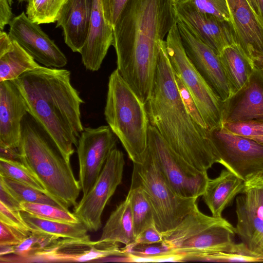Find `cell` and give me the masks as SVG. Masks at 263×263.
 Masks as SVG:
<instances>
[{
	"label": "cell",
	"mask_w": 263,
	"mask_h": 263,
	"mask_svg": "<svg viewBox=\"0 0 263 263\" xmlns=\"http://www.w3.org/2000/svg\"><path fill=\"white\" fill-rule=\"evenodd\" d=\"M25 221L32 231L40 232L60 238H85L90 237L88 230L81 222L68 223L44 219L25 211H21Z\"/></svg>",
	"instance_id": "27"
},
{
	"label": "cell",
	"mask_w": 263,
	"mask_h": 263,
	"mask_svg": "<svg viewBox=\"0 0 263 263\" xmlns=\"http://www.w3.org/2000/svg\"><path fill=\"white\" fill-rule=\"evenodd\" d=\"M60 237L32 231L29 236L18 245L13 246L12 254L0 256L1 263H20L50 245Z\"/></svg>",
	"instance_id": "29"
},
{
	"label": "cell",
	"mask_w": 263,
	"mask_h": 263,
	"mask_svg": "<svg viewBox=\"0 0 263 263\" xmlns=\"http://www.w3.org/2000/svg\"><path fill=\"white\" fill-rule=\"evenodd\" d=\"M207 136L217 158L245 182L263 176V144L235 135L222 125L208 130Z\"/></svg>",
	"instance_id": "10"
},
{
	"label": "cell",
	"mask_w": 263,
	"mask_h": 263,
	"mask_svg": "<svg viewBox=\"0 0 263 263\" xmlns=\"http://www.w3.org/2000/svg\"><path fill=\"white\" fill-rule=\"evenodd\" d=\"M21 204L23 211L44 219L72 223L80 222L76 215L69 210L47 204L23 202Z\"/></svg>",
	"instance_id": "35"
},
{
	"label": "cell",
	"mask_w": 263,
	"mask_h": 263,
	"mask_svg": "<svg viewBox=\"0 0 263 263\" xmlns=\"http://www.w3.org/2000/svg\"><path fill=\"white\" fill-rule=\"evenodd\" d=\"M176 84L181 98L189 114L194 122L201 128L208 129L202 117L191 93L181 79L175 73Z\"/></svg>",
	"instance_id": "39"
},
{
	"label": "cell",
	"mask_w": 263,
	"mask_h": 263,
	"mask_svg": "<svg viewBox=\"0 0 263 263\" xmlns=\"http://www.w3.org/2000/svg\"><path fill=\"white\" fill-rule=\"evenodd\" d=\"M174 7L176 20L193 31L218 55L226 47L238 45L231 23L202 12L188 3L174 0Z\"/></svg>",
	"instance_id": "16"
},
{
	"label": "cell",
	"mask_w": 263,
	"mask_h": 263,
	"mask_svg": "<svg viewBox=\"0 0 263 263\" xmlns=\"http://www.w3.org/2000/svg\"><path fill=\"white\" fill-rule=\"evenodd\" d=\"M0 175L46 192L41 183L20 161L0 158Z\"/></svg>",
	"instance_id": "34"
},
{
	"label": "cell",
	"mask_w": 263,
	"mask_h": 263,
	"mask_svg": "<svg viewBox=\"0 0 263 263\" xmlns=\"http://www.w3.org/2000/svg\"><path fill=\"white\" fill-rule=\"evenodd\" d=\"M41 66L14 41L7 48L0 50V82L14 80Z\"/></svg>",
	"instance_id": "26"
},
{
	"label": "cell",
	"mask_w": 263,
	"mask_h": 263,
	"mask_svg": "<svg viewBox=\"0 0 263 263\" xmlns=\"http://www.w3.org/2000/svg\"><path fill=\"white\" fill-rule=\"evenodd\" d=\"M113 28L104 15L101 0H92L88 33L80 53L86 69L98 71L112 44Z\"/></svg>",
	"instance_id": "20"
},
{
	"label": "cell",
	"mask_w": 263,
	"mask_h": 263,
	"mask_svg": "<svg viewBox=\"0 0 263 263\" xmlns=\"http://www.w3.org/2000/svg\"><path fill=\"white\" fill-rule=\"evenodd\" d=\"M241 193L245 195L251 205L263 219V176L245 182Z\"/></svg>",
	"instance_id": "37"
},
{
	"label": "cell",
	"mask_w": 263,
	"mask_h": 263,
	"mask_svg": "<svg viewBox=\"0 0 263 263\" xmlns=\"http://www.w3.org/2000/svg\"><path fill=\"white\" fill-rule=\"evenodd\" d=\"M263 71V61L256 64Z\"/></svg>",
	"instance_id": "51"
},
{
	"label": "cell",
	"mask_w": 263,
	"mask_h": 263,
	"mask_svg": "<svg viewBox=\"0 0 263 263\" xmlns=\"http://www.w3.org/2000/svg\"><path fill=\"white\" fill-rule=\"evenodd\" d=\"M163 240L162 233L159 231L155 224H154L146 228L140 233L136 236L134 244L130 247L138 245L161 243L163 242Z\"/></svg>",
	"instance_id": "43"
},
{
	"label": "cell",
	"mask_w": 263,
	"mask_h": 263,
	"mask_svg": "<svg viewBox=\"0 0 263 263\" xmlns=\"http://www.w3.org/2000/svg\"><path fill=\"white\" fill-rule=\"evenodd\" d=\"M92 0H66L57 21L62 27L65 44L74 52L80 53L86 41Z\"/></svg>",
	"instance_id": "21"
},
{
	"label": "cell",
	"mask_w": 263,
	"mask_h": 263,
	"mask_svg": "<svg viewBox=\"0 0 263 263\" xmlns=\"http://www.w3.org/2000/svg\"><path fill=\"white\" fill-rule=\"evenodd\" d=\"M104 116L133 163L142 164L147 152L149 125L146 106L117 69L108 79Z\"/></svg>",
	"instance_id": "5"
},
{
	"label": "cell",
	"mask_w": 263,
	"mask_h": 263,
	"mask_svg": "<svg viewBox=\"0 0 263 263\" xmlns=\"http://www.w3.org/2000/svg\"><path fill=\"white\" fill-rule=\"evenodd\" d=\"M0 180L4 183L8 190L20 203L25 202L47 204L69 210L63 204L46 192L1 175Z\"/></svg>",
	"instance_id": "31"
},
{
	"label": "cell",
	"mask_w": 263,
	"mask_h": 263,
	"mask_svg": "<svg viewBox=\"0 0 263 263\" xmlns=\"http://www.w3.org/2000/svg\"><path fill=\"white\" fill-rule=\"evenodd\" d=\"M236 234L250 250L263 256V219L243 193L236 198Z\"/></svg>",
	"instance_id": "23"
},
{
	"label": "cell",
	"mask_w": 263,
	"mask_h": 263,
	"mask_svg": "<svg viewBox=\"0 0 263 263\" xmlns=\"http://www.w3.org/2000/svg\"><path fill=\"white\" fill-rule=\"evenodd\" d=\"M130 262L183 261L182 257L172 251L163 242L122 248Z\"/></svg>",
	"instance_id": "28"
},
{
	"label": "cell",
	"mask_w": 263,
	"mask_h": 263,
	"mask_svg": "<svg viewBox=\"0 0 263 263\" xmlns=\"http://www.w3.org/2000/svg\"><path fill=\"white\" fill-rule=\"evenodd\" d=\"M125 165L123 153L115 148L89 192L74 208L73 214L88 231L102 226V215L110 198L121 184Z\"/></svg>",
	"instance_id": "11"
},
{
	"label": "cell",
	"mask_w": 263,
	"mask_h": 263,
	"mask_svg": "<svg viewBox=\"0 0 263 263\" xmlns=\"http://www.w3.org/2000/svg\"><path fill=\"white\" fill-rule=\"evenodd\" d=\"M113 256L126 257L118 243L85 238H60L23 262H98Z\"/></svg>",
	"instance_id": "12"
},
{
	"label": "cell",
	"mask_w": 263,
	"mask_h": 263,
	"mask_svg": "<svg viewBox=\"0 0 263 263\" xmlns=\"http://www.w3.org/2000/svg\"><path fill=\"white\" fill-rule=\"evenodd\" d=\"M259 11L260 16L263 20V0H256Z\"/></svg>",
	"instance_id": "48"
},
{
	"label": "cell",
	"mask_w": 263,
	"mask_h": 263,
	"mask_svg": "<svg viewBox=\"0 0 263 263\" xmlns=\"http://www.w3.org/2000/svg\"><path fill=\"white\" fill-rule=\"evenodd\" d=\"M117 137L108 125L86 127L81 133L77 146L79 162V182L86 195L99 176Z\"/></svg>",
	"instance_id": "13"
},
{
	"label": "cell",
	"mask_w": 263,
	"mask_h": 263,
	"mask_svg": "<svg viewBox=\"0 0 263 263\" xmlns=\"http://www.w3.org/2000/svg\"><path fill=\"white\" fill-rule=\"evenodd\" d=\"M237 43L255 64L263 61V20L248 0H226Z\"/></svg>",
	"instance_id": "17"
},
{
	"label": "cell",
	"mask_w": 263,
	"mask_h": 263,
	"mask_svg": "<svg viewBox=\"0 0 263 263\" xmlns=\"http://www.w3.org/2000/svg\"><path fill=\"white\" fill-rule=\"evenodd\" d=\"M228 130L237 135L253 139L263 136V122L250 120L226 122L222 124Z\"/></svg>",
	"instance_id": "38"
},
{
	"label": "cell",
	"mask_w": 263,
	"mask_h": 263,
	"mask_svg": "<svg viewBox=\"0 0 263 263\" xmlns=\"http://www.w3.org/2000/svg\"><path fill=\"white\" fill-rule=\"evenodd\" d=\"M13 246H0V256L12 254Z\"/></svg>",
	"instance_id": "47"
},
{
	"label": "cell",
	"mask_w": 263,
	"mask_h": 263,
	"mask_svg": "<svg viewBox=\"0 0 263 263\" xmlns=\"http://www.w3.org/2000/svg\"><path fill=\"white\" fill-rule=\"evenodd\" d=\"M174 1L180 3L191 4L201 12L212 15L231 24V17L226 0Z\"/></svg>",
	"instance_id": "36"
},
{
	"label": "cell",
	"mask_w": 263,
	"mask_h": 263,
	"mask_svg": "<svg viewBox=\"0 0 263 263\" xmlns=\"http://www.w3.org/2000/svg\"><path fill=\"white\" fill-rule=\"evenodd\" d=\"M18 150L20 161L41 183L46 192L67 209L75 206L81 190L70 162L28 113L22 122Z\"/></svg>",
	"instance_id": "4"
},
{
	"label": "cell",
	"mask_w": 263,
	"mask_h": 263,
	"mask_svg": "<svg viewBox=\"0 0 263 263\" xmlns=\"http://www.w3.org/2000/svg\"><path fill=\"white\" fill-rule=\"evenodd\" d=\"M165 42L168 57L174 72L181 79L192 96L208 130L221 126L223 101L188 58L176 22L168 32Z\"/></svg>",
	"instance_id": "8"
},
{
	"label": "cell",
	"mask_w": 263,
	"mask_h": 263,
	"mask_svg": "<svg viewBox=\"0 0 263 263\" xmlns=\"http://www.w3.org/2000/svg\"><path fill=\"white\" fill-rule=\"evenodd\" d=\"M252 139L263 144V136H260V137H257L253 138Z\"/></svg>",
	"instance_id": "49"
},
{
	"label": "cell",
	"mask_w": 263,
	"mask_h": 263,
	"mask_svg": "<svg viewBox=\"0 0 263 263\" xmlns=\"http://www.w3.org/2000/svg\"><path fill=\"white\" fill-rule=\"evenodd\" d=\"M136 236L129 196L121 202L111 213L102 229L99 240L133 246Z\"/></svg>",
	"instance_id": "24"
},
{
	"label": "cell",
	"mask_w": 263,
	"mask_h": 263,
	"mask_svg": "<svg viewBox=\"0 0 263 263\" xmlns=\"http://www.w3.org/2000/svg\"><path fill=\"white\" fill-rule=\"evenodd\" d=\"M0 221L27 233L32 231L22 217L21 211L11 210L0 202Z\"/></svg>",
	"instance_id": "40"
},
{
	"label": "cell",
	"mask_w": 263,
	"mask_h": 263,
	"mask_svg": "<svg viewBox=\"0 0 263 263\" xmlns=\"http://www.w3.org/2000/svg\"><path fill=\"white\" fill-rule=\"evenodd\" d=\"M9 35L35 61L48 67L61 68L67 63L65 55L39 24L23 12L11 22Z\"/></svg>",
	"instance_id": "15"
},
{
	"label": "cell",
	"mask_w": 263,
	"mask_h": 263,
	"mask_svg": "<svg viewBox=\"0 0 263 263\" xmlns=\"http://www.w3.org/2000/svg\"><path fill=\"white\" fill-rule=\"evenodd\" d=\"M176 23L188 58L214 92L225 101L231 91L219 56L182 23L177 20Z\"/></svg>",
	"instance_id": "14"
},
{
	"label": "cell",
	"mask_w": 263,
	"mask_h": 263,
	"mask_svg": "<svg viewBox=\"0 0 263 263\" xmlns=\"http://www.w3.org/2000/svg\"><path fill=\"white\" fill-rule=\"evenodd\" d=\"M162 234L163 242L186 261L229 249L236 231L226 219L206 215L197 205L175 228Z\"/></svg>",
	"instance_id": "6"
},
{
	"label": "cell",
	"mask_w": 263,
	"mask_h": 263,
	"mask_svg": "<svg viewBox=\"0 0 263 263\" xmlns=\"http://www.w3.org/2000/svg\"><path fill=\"white\" fill-rule=\"evenodd\" d=\"M66 0H34L27 4L26 14L38 24L57 22Z\"/></svg>",
	"instance_id": "33"
},
{
	"label": "cell",
	"mask_w": 263,
	"mask_h": 263,
	"mask_svg": "<svg viewBox=\"0 0 263 263\" xmlns=\"http://www.w3.org/2000/svg\"><path fill=\"white\" fill-rule=\"evenodd\" d=\"M34 0H17L18 4H21L23 3H27V4L33 2Z\"/></svg>",
	"instance_id": "50"
},
{
	"label": "cell",
	"mask_w": 263,
	"mask_h": 263,
	"mask_svg": "<svg viewBox=\"0 0 263 263\" xmlns=\"http://www.w3.org/2000/svg\"><path fill=\"white\" fill-rule=\"evenodd\" d=\"M68 70L41 66L13 80L28 114L55 142L70 162L84 130L80 111L84 103L71 83Z\"/></svg>",
	"instance_id": "2"
},
{
	"label": "cell",
	"mask_w": 263,
	"mask_h": 263,
	"mask_svg": "<svg viewBox=\"0 0 263 263\" xmlns=\"http://www.w3.org/2000/svg\"><path fill=\"white\" fill-rule=\"evenodd\" d=\"M127 195L130 199L135 232L137 236L146 228L155 224L154 212L148 198L140 187L130 186Z\"/></svg>",
	"instance_id": "30"
},
{
	"label": "cell",
	"mask_w": 263,
	"mask_h": 263,
	"mask_svg": "<svg viewBox=\"0 0 263 263\" xmlns=\"http://www.w3.org/2000/svg\"><path fill=\"white\" fill-rule=\"evenodd\" d=\"M28 110L13 80L0 82V147L18 148L22 122Z\"/></svg>",
	"instance_id": "19"
},
{
	"label": "cell",
	"mask_w": 263,
	"mask_h": 263,
	"mask_svg": "<svg viewBox=\"0 0 263 263\" xmlns=\"http://www.w3.org/2000/svg\"><path fill=\"white\" fill-rule=\"evenodd\" d=\"M131 186L140 187L146 194L162 233L175 228L198 205L197 198L181 197L172 189L148 149L142 164L134 163Z\"/></svg>",
	"instance_id": "7"
},
{
	"label": "cell",
	"mask_w": 263,
	"mask_h": 263,
	"mask_svg": "<svg viewBox=\"0 0 263 263\" xmlns=\"http://www.w3.org/2000/svg\"><path fill=\"white\" fill-rule=\"evenodd\" d=\"M13 0H0V29L9 25L14 17L12 11Z\"/></svg>",
	"instance_id": "45"
},
{
	"label": "cell",
	"mask_w": 263,
	"mask_h": 263,
	"mask_svg": "<svg viewBox=\"0 0 263 263\" xmlns=\"http://www.w3.org/2000/svg\"><path fill=\"white\" fill-rule=\"evenodd\" d=\"M148 151L172 189L179 196L197 198L203 194L209 177L177 154L157 129L149 125Z\"/></svg>",
	"instance_id": "9"
},
{
	"label": "cell",
	"mask_w": 263,
	"mask_h": 263,
	"mask_svg": "<svg viewBox=\"0 0 263 263\" xmlns=\"http://www.w3.org/2000/svg\"><path fill=\"white\" fill-rule=\"evenodd\" d=\"M219 56L231 95L245 85L256 64L238 45L226 47Z\"/></svg>",
	"instance_id": "25"
},
{
	"label": "cell",
	"mask_w": 263,
	"mask_h": 263,
	"mask_svg": "<svg viewBox=\"0 0 263 263\" xmlns=\"http://www.w3.org/2000/svg\"><path fill=\"white\" fill-rule=\"evenodd\" d=\"M244 187L245 181L227 168L216 178L209 179L202 196L212 216L221 217L224 210L242 192Z\"/></svg>",
	"instance_id": "22"
},
{
	"label": "cell",
	"mask_w": 263,
	"mask_h": 263,
	"mask_svg": "<svg viewBox=\"0 0 263 263\" xmlns=\"http://www.w3.org/2000/svg\"><path fill=\"white\" fill-rule=\"evenodd\" d=\"M263 122V71L256 65L245 85L223 101L222 121Z\"/></svg>",
	"instance_id": "18"
},
{
	"label": "cell",
	"mask_w": 263,
	"mask_h": 263,
	"mask_svg": "<svg viewBox=\"0 0 263 263\" xmlns=\"http://www.w3.org/2000/svg\"><path fill=\"white\" fill-rule=\"evenodd\" d=\"M0 158L20 161L18 148H4L0 147Z\"/></svg>",
	"instance_id": "46"
},
{
	"label": "cell",
	"mask_w": 263,
	"mask_h": 263,
	"mask_svg": "<svg viewBox=\"0 0 263 263\" xmlns=\"http://www.w3.org/2000/svg\"><path fill=\"white\" fill-rule=\"evenodd\" d=\"M0 246L19 244L31 233H27L0 221Z\"/></svg>",
	"instance_id": "41"
},
{
	"label": "cell",
	"mask_w": 263,
	"mask_h": 263,
	"mask_svg": "<svg viewBox=\"0 0 263 263\" xmlns=\"http://www.w3.org/2000/svg\"><path fill=\"white\" fill-rule=\"evenodd\" d=\"M194 261L218 262H263V256L252 252L243 242H234L227 250L201 255L195 258Z\"/></svg>",
	"instance_id": "32"
},
{
	"label": "cell",
	"mask_w": 263,
	"mask_h": 263,
	"mask_svg": "<svg viewBox=\"0 0 263 263\" xmlns=\"http://www.w3.org/2000/svg\"><path fill=\"white\" fill-rule=\"evenodd\" d=\"M0 202L11 210L20 211H23L21 203L14 197L4 183L1 180Z\"/></svg>",
	"instance_id": "44"
},
{
	"label": "cell",
	"mask_w": 263,
	"mask_h": 263,
	"mask_svg": "<svg viewBox=\"0 0 263 263\" xmlns=\"http://www.w3.org/2000/svg\"><path fill=\"white\" fill-rule=\"evenodd\" d=\"M105 17L112 27L129 0H101Z\"/></svg>",
	"instance_id": "42"
},
{
	"label": "cell",
	"mask_w": 263,
	"mask_h": 263,
	"mask_svg": "<svg viewBox=\"0 0 263 263\" xmlns=\"http://www.w3.org/2000/svg\"><path fill=\"white\" fill-rule=\"evenodd\" d=\"M145 106L149 124L190 164L207 172L218 163L208 129L194 122L184 105L164 40L160 44L153 90Z\"/></svg>",
	"instance_id": "3"
},
{
	"label": "cell",
	"mask_w": 263,
	"mask_h": 263,
	"mask_svg": "<svg viewBox=\"0 0 263 263\" xmlns=\"http://www.w3.org/2000/svg\"><path fill=\"white\" fill-rule=\"evenodd\" d=\"M176 22L174 0H129L112 27L117 69L144 104L153 90L161 42Z\"/></svg>",
	"instance_id": "1"
}]
</instances>
